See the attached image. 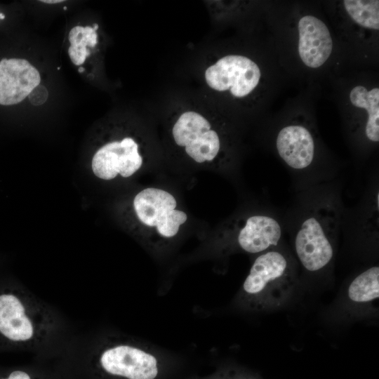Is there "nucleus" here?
<instances>
[{
	"mask_svg": "<svg viewBox=\"0 0 379 379\" xmlns=\"http://www.w3.org/2000/svg\"><path fill=\"white\" fill-rule=\"evenodd\" d=\"M175 110L171 124L174 145L197 164L221 159L226 152V136L215 114L197 104Z\"/></svg>",
	"mask_w": 379,
	"mask_h": 379,
	"instance_id": "1",
	"label": "nucleus"
},
{
	"mask_svg": "<svg viewBox=\"0 0 379 379\" xmlns=\"http://www.w3.org/2000/svg\"><path fill=\"white\" fill-rule=\"evenodd\" d=\"M258 65L241 54H227L206 65L202 79L208 91L234 100H246L257 91L261 80Z\"/></svg>",
	"mask_w": 379,
	"mask_h": 379,
	"instance_id": "2",
	"label": "nucleus"
},
{
	"mask_svg": "<svg viewBox=\"0 0 379 379\" xmlns=\"http://www.w3.org/2000/svg\"><path fill=\"white\" fill-rule=\"evenodd\" d=\"M51 325L49 316L39 304L22 294H0V335L20 344L32 345L44 338Z\"/></svg>",
	"mask_w": 379,
	"mask_h": 379,
	"instance_id": "3",
	"label": "nucleus"
},
{
	"mask_svg": "<svg viewBox=\"0 0 379 379\" xmlns=\"http://www.w3.org/2000/svg\"><path fill=\"white\" fill-rule=\"evenodd\" d=\"M334 210L329 207L317 209L301 224L295 239L296 254L303 267L315 272L332 259V237L337 224Z\"/></svg>",
	"mask_w": 379,
	"mask_h": 379,
	"instance_id": "4",
	"label": "nucleus"
},
{
	"mask_svg": "<svg viewBox=\"0 0 379 379\" xmlns=\"http://www.w3.org/2000/svg\"><path fill=\"white\" fill-rule=\"evenodd\" d=\"M175 198L168 192L149 187L138 192L133 199L138 219L145 226L155 227L162 237L171 238L187 220V214L176 209Z\"/></svg>",
	"mask_w": 379,
	"mask_h": 379,
	"instance_id": "5",
	"label": "nucleus"
},
{
	"mask_svg": "<svg viewBox=\"0 0 379 379\" xmlns=\"http://www.w3.org/2000/svg\"><path fill=\"white\" fill-rule=\"evenodd\" d=\"M142 164L139 142L133 137L126 136L101 146L93 157L91 168L97 178L109 180L118 174L124 178L131 176Z\"/></svg>",
	"mask_w": 379,
	"mask_h": 379,
	"instance_id": "6",
	"label": "nucleus"
},
{
	"mask_svg": "<svg viewBox=\"0 0 379 379\" xmlns=\"http://www.w3.org/2000/svg\"><path fill=\"white\" fill-rule=\"evenodd\" d=\"M99 362L107 373L127 379H154L158 374L156 357L128 344L105 347L100 354Z\"/></svg>",
	"mask_w": 379,
	"mask_h": 379,
	"instance_id": "7",
	"label": "nucleus"
},
{
	"mask_svg": "<svg viewBox=\"0 0 379 379\" xmlns=\"http://www.w3.org/2000/svg\"><path fill=\"white\" fill-rule=\"evenodd\" d=\"M40 81L39 71L27 60L3 58L0 60V105L20 102Z\"/></svg>",
	"mask_w": 379,
	"mask_h": 379,
	"instance_id": "8",
	"label": "nucleus"
},
{
	"mask_svg": "<svg viewBox=\"0 0 379 379\" xmlns=\"http://www.w3.org/2000/svg\"><path fill=\"white\" fill-rule=\"evenodd\" d=\"M298 54L308 67L318 68L330 57L333 40L326 24L317 17L307 15L298 24Z\"/></svg>",
	"mask_w": 379,
	"mask_h": 379,
	"instance_id": "9",
	"label": "nucleus"
},
{
	"mask_svg": "<svg viewBox=\"0 0 379 379\" xmlns=\"http://www.w3.org/2000/svg\"><path fill=\"white\" fill-rule=\"evenodd\" d=\"M276 147L280 157L292 168L308 167L314 157V140L305 126L292 124L282 128L277 137Z\"/></svg>",
	"mask_w": 379,
	"mask_h": 379,
	"instance_id": "10",
	"label": "nucleus"
},
{
	"mask_svg": "<svg viewBox=\"0 0 379 379\" xmlns=\"http://www.w3.org/2000/svg\"><path fill=\"white\" fill-rule=\"evenodd\" d=\"M288 273L285 257L277 251H267L254 261L244 282V291L253 297L264 294L286 279Z\"/></svg>",
	"mask_w": 379,
	"mask_h": 379,
	"instance_id": "11",
	"label": "nucleus"
},
{
	"mask_svg": "<svg viewBox=\"0 0 379 379\" xmlns=\"http://www.w3.org/2000/svg\"><path fill=\"white\" fill-rule=\"evenodd\" d=\"M281 236V227L274 218L253 215L248 218L239 230L237 241L245 251L257 253L277 246Z\"/></svg>",
	"mask_w": 379,
	"mask_h": 379,
	"instance_id": "12",
	"label": "nucleus"
},
{
	"mask_svg": "<svg viewBox=\"0 0 379 379\" xmlns=\"http://www.w3.org/2000/svg\"><path fill=\"white\" fill-rule=\"evenodd\" d=\"M351 103L359 108H364L368 114L365 126L366 138L373 142L379 141V88L368 91L363 86L354 87L350 93Z\"/></svg>",
	"mask_w": 379,
	"mask_h": 379,
	"instance_id": "13",
	"label": "nucleus"
},
{
	"mask_svg": "<svg viewBox=\"0 0 379 379\" xmlns=\"http://www.w3.org/2000/svg\"><path fill=\"white\" fill-rule=\"evenodd\" d=\"M70 46L68 54L71 61L76 65H82L90 55L87 46L94 48L98 44V34L93 27L75 26L69 33Z\"/></svg>",
	"mask_w": 379,
	"mask_h": 379,
	"instance_id": "14",
	"label": "nucleus"
},
{
	"mask_svg": "<svg viewBox=\"0 0 379 379\" xmlns=\"http://www.w3.org/2000/svg\"><path fill=\"white\" fill-rule=\"evenodd\" d=\"M348 296L356 302H366L378 298L379 267H370L358 275L348 288Z\"/></svg>",
	"mask_w": 379,
	"mask_h": 379,
	"instance_id": "15",
	"label": "nucleus"
},
{
	"mask_svg": "<svg viewBox=\"0 0 379 379\" xmlns=\"http://www.w3.org/2000/svg\"><path fill=\"white\" fill-rule=\"evenodd\" d=\"M345 11L350 17L362 27L379 29L378 0H344Z\"/></svg>",
	"mask_w": 379,
	"mask_h": 379,
	"instance_id": "16",
	"label": "nucleus"
},
{
	"mask_svg": "<svg viewBox=\"0 0 379 379\" xmlns=\"http://www.w3.org/2000/svg\"><path fill=\"white\" fill-rule=\"evenodd\" d=\"M30 102L34 105L43 104L48 98V91L44 86L39 85L28 95Z\"/></svg>",
	"mask_w": 379,
	"mask_h": 379,
	"instance_id": "17",
	"label": "nucleus"
},
{
	"mask_svg": "<svg viewBox=\"0 0 379 379\" xmlns=\"http://www.w3.org/2000/svg\"><path fill=\"white\" fill-rule=\"evenodd\" d=\"M3 379H31L30 375L22 371H13L7 378Z\"/></svg>",
	"mask_w": 379,
	"mask_h": 379,
	"instance_id": "18",
	"label": "nucleus"
},
{
	"mask_svg": "<svg viewBox=\"0 0 379 379\" xmlns=\"http://www.w3.org/2000/svg\"><path fill=\"white\" fill-rule=\"evenodd\" d=\"M40 1L46 4H58L63 2L64 0H42Z\"/></svg>",
	"mask_w": 379,
	"mask_h": 379,
	"instance_id": "19",
	"label": "nucleus"
},
{
	"mask_svg": "<svg viewBox=\"0 0 379 379\" xmlns=\"http://www.w3.org/2000/svg\"><path fill=\"white\" fill-rule=\"evenodd\" d=\"M84 69H84L83 67H80L79 68V73H81V72H84Z\"/></svg>",
	"mask_w": 379,
	"mask_h": 379,
	"instance_id": "20",
	"label": "nucleus"
},
{
	"mask_svg": "<svg viewBox=\"0 0 379 379\" xmlns=\"http://www.w3.org/2000/svg\"><path fill=\"white\" fill-rule=\"evenodd\" d=\"M5 18V15L4 13H0V20H4Z\"/></svg>",
	"mask_w": 379,
	"mask_h": 379,
	"instance_id": "21",
	"label": "nucleus"
},
{
	"mask_svg": "<svg viewBox=\"0 0 379 379\" xmlns=\"http://www.w3.org/2000/svg\"><path fill=\"white\" fill-rule=\"evenodd\" d=\"M93 29H94L95 30H96V31H97V29H98V24H94V25H93Z\"/></svg>",
	"mask_w": 379,
	"mask_h": 379,
	"instance_id": "22",
	"label": "nucleus"
},
{
	"mask_svg": "<svg viewBox=\"0 0 379 379\" xmlns=\"http://www.w3.org/2000/svg\"><path fill=\"white\" fill-rule=\"evenodd\" d=\"M63 9H64V11H66V10H67V7L65 6V7L63 8Z\"/></svg>",
	"mask_w": 379,
	"mask_h": 379,
	"instance_id": "23",
	"label": "nucleus"
}]
</instances>
